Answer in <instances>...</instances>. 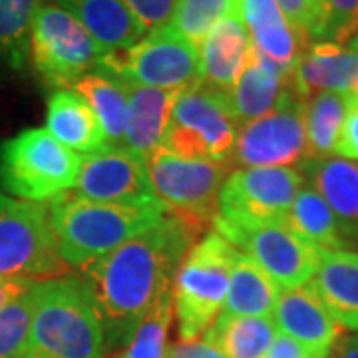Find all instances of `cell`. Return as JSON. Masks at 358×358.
<instances>
[{"instance_id":"1","label":"cell","mask_w":358,"mask_h":358,"mask_svg":"<svg viewBox=\"0 0 358 358\" xmlns=\"http://www.w3.org/2000/svg\"><path fill=\"white\" fill-rule=\"evenodd\" d=\"M199 231L164 215L150 229L80 268L100 317L108 350L128 345L155 296L173 282L183 257L199 241Z\"/></svg>"},{"instance_id":"2","label":"cell","mask_w":358,"mask_h":358,"mask_svg":"<svg viewBox=\"0 0 358 358\" xmlns=\"http://www.w3.org/2000/svg\"><path fill=\"white\" fill-rule=\"evenodd\" d=\"M48 209L58 255L70 268L86 267L167 215L164 203H103L68 192L50 199Z\"/></svg>"},{"instance_id":"3","label":"cell","mask_w":358,"mask_h":358,"mask_svg":"<svg viewBox=\"0 0 358 358\" xmlns=\"http://www.w3.org/2000/svg\"><path fill=\"white\" fill-rule=\"evenodd\" d=\"M108 352L100 317L80 277L36 282L24 358H102Z\"/></svg>"},{"instance_id":"4","label":"cell","mask_w":358,"mask_h":358,"mask_svg":"<svg viewBox=\"0 0 358 358\" xmlns=\"http://www.w3.org/2000/svg\"><path fill=\"white\" fill-rule=\"evenodd\" d=\"M239 251L209 231L183 257L173 277V310L181 341H195L221 315Z\"/></svg>"},{"instance_id":"5","label":"cell","mask_w":358,"mask_h":358,"mask_svg":"<svg viewBox=\"0 0 358 358\" xmlns=\"http://www.w3.org/2000/svg\"><path fill=\"white\" fill-rule=\"evenodd\" d=\"M82 155L46 128H28L0 143V187L18 201L44 203L76 187Z\"/></svg>"},{"instance_id":"6","label":"cell","mask_w":358,"mask_h":358,"mask_svg":"<svg viewBox=\"0 0 358 358\" xmlns=\"http://www.w3.org/2000/svg\"><path fill=\"white\" fill-rule=\"evenodd\" d=\"M239 128L227 92L199 82L178 96L159 148L179 157L231 166Z\"/></svg>"},{"instance_id":"7","label":"cell","mask_w":358,"mask_h":358,"mask_svg":"<svg viewBox=\"0 0 358 358\" xmlns=\"http://www.w3.org/2000/svg\"><path fill=\"white\" fill-rule=\"evenodd\" d=\"M100 44L64 8L42 2L30 28L28 62L50 88H74L78 82L100 68Z\"/></svg>"},{"instance_id":"8","label":"cell","mask_w":358,"mask_h":358,"mask_svg":"<svg viewBox=\"0 0 358 358\" xmlns=\"http://www.w3.org/2000/svg\"><path fill=\"white\" fill-rule=\"evenodd\" d=\"M96 72L171 92H185L201 82L197 46L171 24L148 32L128 50L103 54Z\"/></svg>"},{"instance_id":"9","label":"cell","mask_w":358,"mask_h":358,"mask_svg":"<svg viewBox=\"0 0 358 358\" xmlns=\"http://www.w3.org/2000/svg\"><path fill=\"white\" fill-rule=\"evenodd\" d=\"M157 199L167 213L185 221L199 233L217 215L219 193L229 178V164L211 159H187L157 148L145 157Z\"/></svg>"},{"instance_id":"10","label":"cell","mask_w":358,"mask_h":358,"mask_svg":"<svg viewBox=\"0 0 358 358\" xmlns=\"http://www.w3.org/2000/svg\"><path fill=\"white\" fill-rule=\"evenodd\" d=\"M48 203L14 201L0 213V279L48 281L66 277Z\"/></svg>"},{"instance_id":"11","label":"cell","mask_w":358,"mask_h":358,"mask_svg":"<svg viewBox=\"0 0 358 358\" xmlns=\"http://www.w3.org/2000/svg\"><path fill=\"white\" fill-rule=\"evenodd\" d=\"M305 178L293 167H239L225 179L213 221L227 225L285 223Z\"/></svg>"},{"instance_id":"12","label":"cell","mask_w":358,"mask_h":358,"mask_svg":"<svg viewBox=\"0 0 358 358\" xmlns=\"http://www.w3.org/2000/svg\"><path fill=\"white\" fill-rule=\"evenodd\" d=\"M213 225L219 235L263 268L281 289L307 285L320 265L322 249L299 237L285 223L227 225L213 221Z\"/></svg>"},{"instance_id":"13","label":"cell","mask_w":358,"mask_h":358,"mask_svg":"<svg viewBox=\"0 0 358 358\" xmlns=\"http://www.w3.org/2000/svg\"><path fill=\"white\" fill-rule=\"evenodd\" d=\"M305 103L307 100L299 98L293 88L275 110L241 124L231 166L287 167L305 162L308 157Z\"/></svg>"},{"instance_id":"14","label":"cell","mask_w":358,"mask_h":358,"mask_svg":"<svg viewBox=\"0 0 358 358\" xmlns=\"http://www.w3.org/2000/svg\"><path fill=\"white\" fill-rule=\"evenodd\" d=\"M76 195L103 203H162L154 192L145 157L128 148H106L82 155Z\"/></svg>"},{"instance_id":"15","label":"cell","mask_w":358,"mask_h":358,"mask_svg":"<svg viewBox=\"0 0 358 358\" xmlns=\"http://www.w3.org/2000/svg\"><path fill=\"white\" fill-rule=\"evenodd\" d=\"M271 319L279 333L296 341L319 358H327L343 331L310 285L282 289Z\"/></svg>"},{"instance_id":"16","label":"cell","mask_w":358,"mask_h":358,"mask_svg":"<svg viewBox=\"0 0 358 358\" xmlns=\"http://www.w3.org/2000/svg\"><path fill=\"white\" fill-rule=\"evenodd\" d=\"M289 90H293V72L282 70L251 46L243 72L227 92V98L237 122L247 124L275 110Z\"/></svg>"},{"instance_id":"17","label":"cell","mask_w":358,"mask_h":358,"mask_svg":"<svg viewBox=\"0 0 358 358\" xmlns=\"http://www.w3.org/2000/svg\"><path fill=\"white\" fill-rule=\"evenodd\" d=\"M357 82L358 50L331 42L308 44L293 72V88L303 100L319 92L350 94Z\"/></svg>"},{"instance_id":"18","label":"cell","mask_w":358,"mask_h":358,"mask_svg":"<svg viewBox=\"0 0 358 358\" xmlns=\"http://www.w3.org/2000/svg\"><path fill=\"white\" fill-rule=\"evenodd\" d=\"M251 46L253 40L241 14L223 18L197 46L201 82L221 92H229L243 72Z\"/></svg>"},{"instance_id":"19","label":"cell","mask_w":358,"mask_h":358,"mask_svg":"<svg viewBox=\"0 0 358 358\" xmlns=\"http://www.w3.org/2000/svg\"><path fill=\"white\" fill-rule=\"evenodd\" d=\"M64 8L90 32L106 54L138 44L148 32L124 0H50Z\"/></svg>"},{"instance_id":"20","label":"cell","mask_w":358,"mask_h":358,"mask_svg":"<svg viewBox=\"0 0 358 358\" xmlns=\"http://www.w3.org/2000/svg\"><path fill=\"white\" fill-rule=\"evenodd\" d=\"M239 14L257 50L282 70L294 72L308 42L289 26L277 0H239Z\"/></svg>"},{"instance_id":"21","label":"cell","mask_w":358,"mask_h":358,"mask_svg":"<svg viewBox=\"0 0 358 358\" xmlns=\"http://www.w3.org/2000/svg\"><path fill=\"white\" fill-rule=\"evenodd\" d=\"M46 129L52 138L80 155L108 148L106 134L86 98L74 88L54 90L46 108Z\"/></svg>"},{"instance_id":"22","label":"cell","mask_w":358,"mask_h":358,"mask_svg":"<svg viewBox=\"0 0 358 358\" xmlns=\"http://www.w3.org/2000/svg\"><path fill=\"white\" fill-rule=\"evenodd\" d=\"M120 84L128 96V129L124 148L148 157L162 145L181 92L148 88L124 80H120Z\"/></svg>"},{"instance_id":"23","label":"cell","mask_w":358,"mask_h":358,"mask_svg":"<svg viewBox=\"0 0 358 358\" xmlns=\"http://www.w3.org/2000/svg\"><path fill=\"white\" fill-rule=\"evenodd\" d=\"M310 287L343 329L358 331V253L322 251Z\"/></svg>"},{"instance_id":"24","label":"cell","mask_w":358,"mask_h":358,"mask_svg":"<svg viewBox=\"0 0 358 358\" xmlns=\"http://www.w3.org/2000/svg\"><path fill=\"white\" fill-rule=\"evenodd\" d=\"M303 178L329 203L343 225H358V164L345 157L305 159Z\"/></svg>"},{"instance_id":"25","label":"cell","mask_w":358,"mask_h":358,"mask_svg":"<svg viewBox=\"0 0 358 358\" xmlns=\"http://www.w3.org/2000/svg\"><path fill=\"white\" fill-rule=\"evenodd\" d=\"M275 336L277 327L271 317H235L221 313L203 333V341L227 358H261Z\"/></svg>"},{"instance_id":"26","label":"cell","mask_w":358,"mask_h":358,"mask_svg":"<svg viewBox=\"0 0 358 358\" xmlns=\"http://www.w3.org/2000/svg\"><path fill=\"white\" fill-rule=\"evenodd\" d=\"M281 291L263 268L239 253L231 271L229 293L221 313L235 317H271Z\"/></svg>"},{"instance_id":"27","label":"cell","mask_w":358,"mask_h":358,"mask_svg":"<svg viewBox=\"0 0 358 358\" xmlns=\"http://www.w3.org/2000/svg\"><path fill=\"white\" fill-rule=\"evenodd\" d=\"M285 225L322 251H338L345 229L329 203L313 187L303 185L285 217Z\"/></svg>"},{"instance_id":"28","label":"cell","mask_w":358,"mask_h":358,"mask_svg":"<svg viewBox=\"0 0 358 358\" xmlns=\"http://www.w3.org/2000/svg\"><path fill=\"white\" fill-rule=\"evenodd\" d=\"M94 114L98 117L108 148H124L128 129V96L120 80L102 72H92L84 76L76 86Z\"/></svg>"},{"instance_id":"29","label":"cell","mask_w":358,"mask_h":358,"mask_svg":"<svg viewBox=\"0 0 358 358\" xmlns=\"http://www.w3.org/2000/svg\"><path fill=\"white\" fill-rule=\"evenodd\" d=\"M352 106L348 94L319 92L305 103L307 128V159H320L334 154L338 134L345 126L346 114Z\"/></svg>"},{"instance_id":"30","label":"cell","mask_w":358,"mask_h":358,"mask_svg":"<svg viewBox=\"0 0 358 358\" xmlns=\"http://www.w3.org/2000/svg\"><path fill=\"white\" fill-rule=\"evenodd\" d=\"M42 0H0V64L22 70L28 62L30 28Z\"/></svg>"},{"instance_id":"31","label":"cell","mask_w":358,"mask_h":358,"mask_svg":"<svg viewBox=\"0 0 358 358\" xmlns=\"http://www.w3.org/2000/svg\"><path fill=\"white\" fill-rule=\"evenodd\" d=\"M173 282L162 289L154 305L140 320L120 358H167V334L173 320Z\"/></svg>"},{"instance_id":"32","label":"cell","mask_w":358,"mask_h":358,"mask_svg":"<svg viewBox=\"0 0 358 358\" xmlns=\"http://www.w3.org/2000/svg\"><path fill=\"white\" fill-rule=\"evenodd\" d=\"M239 13V0H178L169 24L199 46L209 30L223 18Z\"/></svg>"},{"instance_id":"33","label":"cell","mask_w":358,"mask_h":358,"mask_svg":"<svg viewBox=\"0 0 358 358\" xmlns=\"http://www.w3.org/2000/svg\"><path fill=\"white\" fill-rule=\"evenodd\" d=\"M34 287L0 310V358H24L32 322Z\"/></svg>"},{"instance_id":"34","label":"cell","mask_w":358,"mask_h":358,"mask_svg":"<svg viewBox=\"0 0 358 358\" xmlns=\"http://www.w3.org/2000/svg\"><path fill=\"white\" fill-rule=\"evenodd\" d=\"M357 34L358 0H322V13L313 42L346 46Z\"/></svg>"},{"instance_id":"35","label":"cell","mask_w":358,"mask_h":358,"mask_svg":"<svg viewBox=\"0 0 358 358\" xmlns=\"http://www.w3.org/2000/svg\"><path fill=\"white\" fill-rule=\"evenodd\" d=\"M277 4L294 32L313 42L322 13V0H277Z\"/></svg>"},{"instance_id":"36","label":"cell","mask_w":358,"mask_h":358,"mask_svg":"<svg viewBox=\"0 0 358 358\" xmlns=\"http://www.w3.org/2000/svg\"><path fill=\"white\" fill-rule=\"evenodd\" d=\"M145 32L164 28L171 22L178 0H124Z\"/></svg>"},{"instance_id":"37","label":"cell","mask_w":358,"mask_h":358,"mask_svg":"<svg viewBox=\"0 0 358 358\" xmlns=\"http://www.w3.org/2000/svg\"><path fill=\"white\" fill-rule=\"evenodd\" d=\"M334 154L358 162V102H352L346 114L345 126L338 134V140L334 145Z\"/></svg>"},{"instance_id":"38","label":"cell","mask_w":358,"mask_h":358,"mask_svg":"<svg viewBox=\"0 0 358 358\" xmlns=\"http://www.w3.org/2000/svg\"><path fill=\"white\" fill-rule=\"evenodd\" d=\"M167 358H227L219 348L205 341H179L167 352Z\"/></svg>"},{"instance_id":"39","label":"cell","mask_w":358,"mask_h":358,"mask_svg":"<svg viewBox=\"0 0 358 358\" xmlns=\"http://www.w3.org/2000/svg\"><path fill=\"white\" fill-rule=\"evenodd\" d=\"M261 358H319L315 352H310L308 348L299 345L296 341L285 336V334H277L273 345L268 346V350Z\"/></svg>"},{"instance_id":"40","label":"cell","mask_w":358,"mask_h":358,"mask_svg":"<svg viewBox=\"0 0 358 358\" xmlns=\"http://www.w3.org/2000/svg\"><path fill=\"white\" fill-rule=\"evenodd\" d=\"M36 281H26V279H0V310L8 307L16 299L24 296Z\"/></svg>"},{"instance_id":"41","label":"cell","mask_w":358,"mask_h":358,"mask_svg":"<svg viewBox=\"0 0 358 358\" xmlns=\"http://www.w3.org/2000/svg\"><path fill=\"white\" fill-rule=\"evenodd\" d=\"M336 358H358V334L346 336L345 341L338 345Z\"/></svg>"},{"instance_id":"42","label":"cell","mask_w":358,"mask_h":358,"mask_svg":"<svg viewBox=\"0 0 358 358\" xmlns=\"http://www.w3.org/2000/svg\"><path fill=\"white\" fill-rule=\"evenodd\" d=\"M14 201H16V199H13V197H8L6 193L2 192V187H0V213H2V211H4L6 207H10V205H13Z\"/></svg>"},{"instance_id":"43","label":"cell","mask_w":358,"mask_h":358,"mask_svg":"<svg viewBox=\"0 0 358 358\" xmlns=\"http://www.w3.org/2000/svg\"><path fill=\"white\" fill-rule=\"evenodd\" d=\"M348 96H350V100H352V102H358V82H357V86L350 90V94H348Z\"/></svg>"},{"instance_id":"44","label":"cell","mask_w":358,"mask_h":358,"mask_svg":"<svg viewBox=\"0 0 358 358\" xmlns=\"http://www.w3.org/2000/svg\"><path fill=\"white\" fill-rule=\"evenodd\" d=\"M350 48H355V50H358V34L355 36V40L350 42Z\"/></svg>"},{"instance_id":"45","label":"cell","mask_w":358,"mask_h":358,"mask_svg":"<svg viewBox=\"0 0 358 358\" xmlns=\"http://www.w3.org/2000/svg\"><path fill=\"white\" fill-rule=\"evenodd\" d=\"M42 2H50V0H42Z\"/></svg>"}]
</instances>
